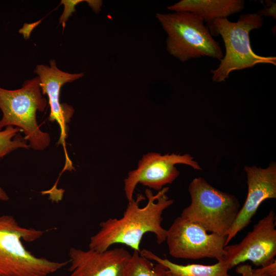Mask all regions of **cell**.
Returning <instances> with one entry per match:
<instances>
[{
    "instance_id": "20",
    "label": "cell",
    "mask_w": 276,
    "mask_h": 276,
    "mask_svg": "<svg viewBox=\"0 0 276 276\" xmlns=\"http://www.w3.org/2000/svg\"><path fill=\"white\" fill-rule=\"evenodd\" d=\"M85 2L95 13H97L101 10L103 3L102 1L87 0Z\"/></svg>"
},
{
    "instance_id": "3",
    "label": "cell",
    "mask_w": 276,
    "mask_h": 276,
    "mask_svg": "<svg viewBox=\"0 0 276 276\" xmlns=\"http://www.w3.org/2000/svg\"><path fill=\"white\" fill-rule=\"evenodd\" d=\"M263 24V18L258 13L240 15L236 22L222 18L209 24L211 33L220 35L225 48V55L218 67L211 71L213 81H224L232 72L252 67L258 64L276 65L275 57L258 55L251 49L249 33L261 28Z\"/></svg>"
},
{
    "instance_id": "1",
    "label": "cell",
    "mask_w": 276,
    "mask_h": 276,
    "mask_svg": "<svg viewBox=\"0 0 276 276\" xmlns=\"http://www.w3.org/2000/svg\"><path fill=\"white\" fill-rule=\"evenodd\" d=\"M168 190V187H164L154 195L147 189L148 201L143 207H140V202L145 197L142 194L128 201L121 218H109L100 223L99 231L90 239L89 248L104 251L112 245L121 243L140 252V243L147 233L155 235L158 244L166 241L167 229L162 226V215L174 202L166 194Z\"/></svg>"
},
{
    "instance_id": "9",
    "label": "cell",
    "mask_w": 276,
    "mask_h": 276,
    "mask_svg": "<svg viewBox=\"0 0 276 276\" xmlns=\"http://www.w3.org/2000/svg\"><path fill=\"white\" fill-rule=\"evenodd\" d=\"M275 215L272 210L254 225L252 229L238 243L224 247L230 269L249 261L255 266L265 267L275 261Z\"/></svg>"
},
{
    "instance_id": "16",
    "label": "cell",
    "mask_w": 276,
    "mask_h": 276,
    "mask_svg": "<svg viewBox=\"0 0 276 276\" xmlns=\"http://www.w3.org/2000/svg\"><path fill=\"white\" fill-rule=\"evenodd\" d=\"M123 276H159L151 260L134 251L124 271Z\"/></svg>"
},
{
    "instance_id": "13",
    "label": "cell",
    "mask_w": 276,
    "mask_h": 276,
    "mask_svg": "<svg viewBox=\"0 0 276 276\" xmlns=\"http://www.w3.org/2000/svg\"><path fill=\"white\" fill-rule=\"evenodd\" d=\"M243 0H181L167 9L174 12H187L200 17L211 24L217 19L227 17L242 11Z\"/></svg>"
},
{
    "instance_id": "12",
    "label": "cell",
    "mask_w": 276,
    "mask_h": 276,
    "mask_svg": "<svg viewBox=\"0 0 276 276\" xmlns=\"http://www.w3.org/2000/svg\"><path fill=\"white\" fill-rule=\"evenodd\" d=\"M131 256L123 247L104 251L72 247L68 270L71 276H123Z\"/></svg>"
},
{
    "instance_id": "7",
    "label": "cell",
    "mask_w": 276,
    "mask_h": 276,
    "mask_svg": "<svg viewBox=\"0 0 276 276\" xmlns=\"http://www.w3.org/2000/svg\"><path fill=\"white\" fill-rule=\"evenodd\" d=\"M226 237L209 233L180 216L167 229L166 241L170 255L177 259L212 258L223 261Z\"/></svg>"
},
{
    "instance_id": "14",
    "label": "cell",
    "mask_w": 276,
    "mask_h": 276,
    "mask_svg": "<svg viewBox=\"0 0 276 276\" xmlns=\"http://www.w3.org/2000/svg\"><path fill=\"white\" fill-rule=\"evenodd\" d=\"M140 253L145 258L164 266L170 276H233L228 273L231 269L227 263L224 260L218 261L213 265H181L167 259H163L146 249L140 251Z\"/></svg>"
},
{
    "instance_id": "2",
    "label": "cell",
    "mask_w": 276,
    "mask_h": 276,
    "mask_svg": "<svg viewBox=\"0 0 276 276\" xmlns=\"http://www.w3.org/2000/svg\"><path fill=\"white\" fill-rule=\"evenodd\" d=\"M43 234L22 227L11 215H0V276H49L65 266L68 261L38 257L25 248L22 241L33 242Z\"/></svg>"
},
{
    "instance_id": "18",
    "label": "cell",
    "mask_w": 276,
    "mask_h": 276,
    "mask_svg": "<svg viewBox=\"0 0 276 276\" xmlns=\"http://www.w3.org/2000/svg\"><path fill=\"white\" fill-rule=\"evenodd\" d=\"M82 0H62L60 4L64 5V10L59 19V24L65 26V22L72 13L76 11L75 6L78 4L84 2Z\"/></svg>"
},
{
    "instance_id": "6",
    "label": "cell",
    "mask_w": 276,
    "mask_h": 276,
    "mask_svg": "<svg viewBox=\"0 0 276 276\" xmlns=\"http://www.w3.org/2000/svg\"><path fill=\"white\" fill-rule=\"evenodd\" d=\"M188 190L191 203L180 216L208 232L226 237L240 209L237 198L215 188L201 177L193 179Z\"/></svg>"
},
{
    "instance_id": "8",
    "label": "cell",
    "mask_w": 276,
    "mask_h": 276,
    "mask_svg": "<svg viewBox=\"0 0 276 276\" xmlns=\"http://www.w3.org/2000/svg\"><path fill=\"white\" fill-rule=\"evenodd\" d=\"M179 164L188 165L195 170H202L189 154L162 155L150 152L144 155L139 162L137 168L130 171L124 179V192L128 201L133 198L138 183L159 191L166 185L172 183L179 175L175 166Z\"/></svg>"
},
{
    "instance_id": "17",
    "label": "cell",
    "mask_w": 276,
    "mask_h": 276,
    "mask_svg": "<svg viewBox=\"0 0 276 276\" xmlns=\"http://www.w3.org/2000/svg\"><path fill=\"white\" fill-rule=\"evenodd\" d=\"M236 271L241 276H276V261L257 269L248 264H240L237 266Z\"/></svg>"
},
{
    "instance_id": "4",
    "label": "cell",
    "mask_w": 276,
    "mask_h": 276,
    "mask_svg": "<svg viewBox=\"0 0 276 276\" xmlns=\"http://www.w3.org/2000/svg\"><path fill=\"white\" fill-rule=\"evenodd\" d=\"M39 84L37 76L26 80L19 89L0 87V110L3 113L0 131L7 126H16L23 131L29 147L42 151L50 145L51 138L48 133L41 130L36 120L37 111H43L48 103Z\"/></svg>"
},
{
    "instance_id": "15",
    "label": "cell",
    "mask_w": 276,
    "mask_h": 276,
    "mask_svg": "<svg viewBox=\"0 0 276 276\" xmlns=\"http://www.w3.org/2000/svg\"><path fill=\"white\" fill-rule=\"evenodd\" d=\"M21 129L18 127L7 126L0 131V160L5 156L18 148L29 147L26 138L17 135Z\"/></svg>"
},
{
    "instance_id": "10",
    "label": "cell",
    "mask_w": 276,
    "mask_h": 276,
    "mask_svg": "<svg viewBox=\"0 0 276 276\" xmlns=\"http://www.w3.org/2000/svg\"><path fill=\"white\" fill-rule=\"evenodd\" d=\"M248 191L245 202L228 231L226 238L228 245L237 234L246 227L259 206L265 200L276 198V164L271 162L266 168L256 166H245Z\"/></svg>"
},
{
    "instance_id": "5",
    "label": "cell",
    "mask_w": 276,
    "mask_h": 276,
    "mask_svg": "<svg viewBox=\"0 0 276 276\" xmlns=\"http://www.w3.org/2000/svg\"><path fill=\"white\" fill-rule=\"evenodd\" d=\"M156 17L167 34V51L180 61L204 56L220 61L223 58L219 42L200 17L190 12H174L158 13Z\"/></svg>"
},
{
    "instance_id": "22",
    "label": "cell",
    "mask_w": 276,
    "mask_h": 276,
    "mask_svg": "<svg viewBox=\"0 0 276 276\" xmlns=\"http://www.w3.org/2000/svg\"><path fill=\"white\" fill-rule=\"evenodd\" d=\"M9 199L6 192L0 187V200L7 201Z\"/></svg>"
},
{
    "instance_id": "19",
    "label": "cell",
    "mask_w": 276,
    "mask_h": 276,
    "mask_svg": "<svg viewBox=\"0 0 276 276\" xmlns=\"http://www.w3.org/2000/svg\"><path fill=\"white\" fill-rule=\"evenodd\" d=\"M276 3L272 2L270 6L264 7L263 9L260 10L257 13L261 16H271L274 19L276 18Z\"/></svg>"
},
{
    "instance_id": "11",
    "label": "cell",
    "mask_w": 276,
    "mask_h": 276,
    "mask_svg": "<svg viewBox=\"0 0 276 276\" xmlns=\"http://www.w3.org/2000/svg\"><path fill=\"white\" fill-rule=\"evenodd\" d=\"M34 73L38 75L42 94L47 95L50 107L49 120L58 124L60 134L58 144L65 148V139L67 136V124L74 113L73 107L60 102V90L62 85L72 82L84 76L83 73L71 74L59 70L54 59L50 60V66L43 64L36 65Z\"/></svg>"
},
{
    "instance_id": "21",
    "label": "cell",
    "mask_w": 276,
    "mask_h": 276,
    "mask_svg": "<svg viewBox=\"0 0 276 276\" xmlns=\"http://www.w3.org/2000/svg\"><path fill=\"white\" fill-rule=\"evenodd\" d=\"M154 269L159 276H170L167 268L159 264H158L154 267Z\"/></svg>"
}]
</instances>
